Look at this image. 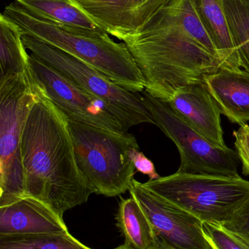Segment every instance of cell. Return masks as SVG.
Here are the masks:
<instances>
[{"instance_id":"cell-1","label":"cell","mask_w":249,"mask_h":249,"mask_svg":"<svg viewBox=\"0 0 249 249\" xmlns=\"http://www.w3.org/2000/svg\"><path fill=\"white\" fill-rule=\"evenodd\" d=\"M151 96L171 100L222 68L217 50L190 0H170L138 31L121 38Z\"/></svg>"},{"instance_id":"cell-2","label":"cell","mask_w":249,"mask_h":249,"mask_svg":"<svg viewBox=\"0 0 249 249\" xmlns=\"http://www.w3.org/2000/svg\"><path fill=\"white\" fill-rule=\"evenodd\" d=\"M21 159L25 197L60 217L96 193L77 165L68 118L39 87L23 129Z\"/></svg>"},{"instance_id":"cell-3","label":"cell","mask_w":249,"mask_h":249,"mask_svg":"<svg viewBox=\"0 0 249 249\" xmlns=\"http://www.w3.org/2000/svg\"><path fill=\"white\" fill-rule=\"evenodd\" d=\"M1 14L29 35L76 57L105 74L118 86L134 93L145 90L141 73L125 43L109 35L88 34L55 24L11 3Z\"/></svg>"},{"instance_id":"cell-4","label":"cell","mask_w":249,"mask_h":249,"mask_svg":"<svg viewBox=\"0 0 249 249\" xmlns=\"http://www.w3.org/2000/svg\"><path fill=\"white\" fill-rule=\"evenodd\" d=\"M69 126L77 165L96 194L116 197L130 190L136 171L130 151L139 147L134 135L72 121Z\"/></svg>"},{"instance_id":"cell-5","label":"cell","mask_w":249,"mask_h":249,"mask_svg":"<svg viewBox=\"0 0 249 249\" xmlns=\"http://www.w3.org/2000/svg\"><path fill=\"white\" fill-rule=\"evenodd\" d=\"M143 184L203 223L212 225H223L249 198V181L240 176L177 171Z\"/></svg>"},{"instance_id":"cell-6","label":"cell","mask_w":249,"mask_h":249,"mask_svg":"<svg viewBox=\"0 0 249 249\" xmlns=\"http://www.w3.org/2000/svg\"><path fill=\"white\" fill-rule=\"evenodd\" d=\"M38 93L31 71L0 79V207L25 197L22 136Z\"/></svg>"},{"instance_id":"cell-7","label":"cell","mask_w":249,"mask_h":249,"mask_svg":"<svg viewBox=\"0 0 249 249\" xmlns=\"http://www.w3.org/2000/svg\"><path fill=\"white\" fill-rule=\"evenodd\" d=\"M22 39L31 53L82 90L105 102L126 130L142 124H155L140 93L121 87L96 69L39 39L27 35H23Z\"/></svg>"},{"instance_id":"cell-8","label":"cell","mask_w":249,"mask_h":249,"mask_svg":"<svg viewBox=\"0 0 249 249\" xmlns=\"http://www.w3.org/2000/svg\"><path fill=\"white\" fill-rule=\"evenodd\" d=\"M142 99L152 113L155 124L174 142L179 151L178 171L187 174L238 177L240 160L236 151L209 142L187 124L166 101L151 96L146 90Z\"/></svg>"},{"instance_id":"cell-9","label":"cell","mask_w":249,"mask_h":249,"mask_svg":"<svg viewBox=\"0 0 249 249\" xmlns=\"http://www.w3.org/2000/svg\"><path fill=\"white\" fill-rule=\"evenodd\" d=\"M29 67L34 81L69 121L127 133L121 121L100 99L82 90L64 75L31 53Z\"/></svg>"},{"instance_id":"cell-10","label":"cell","mask_w":249,"mask_h":249,"mask_svg":"<svg viewBox=\"0 0 249 249\" xmlns=\"http://www.w3.org/2000/svg\"><path fill=\"white\" fill-rule=\"evenodd\" d=\"M150 222L156 236L176 249H213L204 234L203 222L133 180L130 190Z\"/></svg>"},{"instance_id":"cell-11","label":"cell","mask_w":249,"mask_h":249,"mask_svg":"<svg viewBox=\"0 0 249 249\" xmlns=\"http://www.w3.org/2000/svg\"><path fill=\"white\" fill-rule=\"evenodd\" d=\"M108 35L121 39L138 31L170 0H76Z\"/></svg>"},{"instance_id":"cell-12","label":"cell","mask_w":249,"mask_h":249,"mask_svg":"<svg viewBox=\"0 0 249 249\" xmlns=\"http://www.w3.org/2000/svg\"><path fill=\"white\" fill-rule=\"evenodd\" d=\"M168 102L187 124L209 142L226 147L221 124L222 112L206 83L186 86Z\"/></svg>"},{"instance_id":"cell-13","label":"cell","mask_w":249,"mask_h":249,"mask_svg":"<svg viewBox=\"0 0 249 249\" xmlns=\"http://www.w3.org/2000/svg\"><path fill=\"white\" fill-rule=\"evenodd\" d=\"M69 232L64 219L36 199L25 197L0 207V235Z\"/></svg>"},{"instance_id":"cell-14","label":"cell","mask_w":249,"mask_h":249,"mask_svg":"<svg viewBox=\"0 0 249 249\" xmlns=\"http://www.w3.org/2000/svg\"><path fill=\"white\" fill-rule=\"evenodd\" d=\"M209 91L222 115L233 124L249 121V72L242 69L221 68L206 80Z\"/></svg>"},{"instance_id":"cell-15","label":"cell","mask_w":249,"mask_h":249,"mask_svg":"<svg viewBox=\"0 0 249 249\" xmlns=\"http://www.w3.org/2000/svg\"><path fill=\"white\" fill-rule=\"evenodd\" d=\"M15 1L31 13L58 26L85 33L108 35L76 0Z\"/></svg>"},{"instance_id":"cell-16","label":"cell","mask_w":249,"mask_h":249,"mask_svg":"<svg viewBox=\"0 0 249 249\" xmlns=\"http://www.w3.org/2000/svg\"><path fill=\"white\" fill-rule=\"evenodd\" d=\"M190 1L217 50L222 68L241 69L225 16L223 0Z\"/></svg>"},{"instance_id":"cell-17","label":"cell","mask_w":249,"mask_h":249,"mask_svg":"<svg viewBox=\"0 0 249 249\" xmlns=\"http://www.w3.org/2000/svg\"><path fill=\"white\" fill-rule=\"evenodd\" d=\"M23 32L18 25L0 16V79L25 75L30 72L29 55L23 44Z\"/></svg>"},{"instance_id":"cell-18","label":"cell","mask_w":249,"mask_h":249,"mask_svg":"<svg viewBox=\"0 0 249 249\" xmlns=\"http://www.w3.org/2000/svg\"><path fill=\"white\" fill-rule=\"evenodd\" d=\"M116 225L124 237V244L133 249H149L156 234L147 216L133 197L121 199L117 212Z\"/></svg>"},{"instance_id":"cell-19","label":"cell","mask_w":249,"mask_h":249,"mask_svg":"<svg viewBox=\"0 0 249 249\" xmlns=\"http://www.w3.org/2000/svg\"><path fill=\"white\" fill-rule=\"evenodd\" d=\"M223 3L241 68L249 72V0H223Z\"/></svg>"},{"instance_id":"cell-20","label":"cell","mask_w":249,"mask_h":249,"mask_svg":"<svg viewBox=\"0 0 249 249\" xmlns=\"http://www.w3.org/2000/svg\"><path fill=\"white\" fill-rule=\"evenodd\" d=\"M0 249H93L70 232L28 235H0Z\"/></svg>"},{"instance_id":"cell-21","label":"cell","mask_w":249,"mask_h":249,"mask_svg":"<svg viewBox=\"0 0 249 249\" xmlns=\"http://www.w3.org/2000/svg\"><path fill=\"white\" fill-rule=\"evenodd\" d=\"M204 234L213 249H249V243L222 225L203 223Z\"/></svg>"},{"instance_id":"cell-22","label":"cell","mask_w":249,"mask_h":249,"mask_svg":"<svg viewBox=\"0 0 249 249\" xmlns=\"http://www.w3.org/2000/svg\"><path fill=\"white\" fill-rule=\"evenodd\" d=\"M222 226L249 243V198Z\"/></svg>"},{"instance_id":"cell-23","label":"cell","mask_w":249,"mask_h":249,"mask_svg":"<svg viewBox=\"0 0 249 249\" xmlns=\"http://www.w3.org/2000/svg\"><path fill=\"white\" fill-rule=\"evenodd\" d=\"M237 155L243 165V172L249 176V125L241 124L238 130L233 133Z\"/></svg>"},{"instance_id":"cell-24","label":"cell","mask_w":249,"mask_h":249,"mask_svg":"<svg viewBox=\"0 0 249 249\" xmlns=\"http://www.w3.org/2000/svg\"><path fill=\"white\" fill-rule=\"evenodd\" d=\"M130 155L136 171L147 175L150 178L149 180L157 179L160 177L156 172L154 164L143 152L139 150V147L132 149Z\"/></svg>"},{"instance_id":"cell-25","label":"cell","mask_w":249,"mask_h":249,"mask_svg":"<svg viewBox=\"0 0 249 249\" xmlns=\"http://www.w3.org/2000/svg\"><path fill=\"white\" fill-rule=\"evenodd\" d=\"M149 249H176L174 247H171V245L165 242L163 239L159 236H156L154 242L152 244V247Z\"/></svg>"},{"instance_id":"cell-26","label":"cell","mask_w":249,"mask_h":249,"mask_svg":"<svg viewBox=\"0 0 249 249\" xmlns=\"http://www.w3.org/2000/svg\"><path fill=\"white\" fill-rule=\"evenodd\" d=\"M114 249H133L129 247L128 246L126 245V244H123V245L119 246V247H117V248Z\"/></svg>"}]
</instances>
